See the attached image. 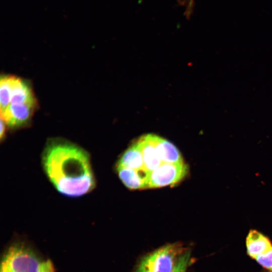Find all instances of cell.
Instances as JSON below:
<instances>
[{
    "label": "cell",
    "instance_id": "cell-2",
    "mask_svg": "<svg viewBox=\"0 0 272 272\" xmlns=\"http://www.w3.org/2000/svg\"><path fill=\"white\" fill-rule=\"evenodd\" d=\"M41 163L50 182L64 196L80 197L95 187L90 156L74 143L60 138L49 139L42 154Z\"/></svg>",
    "mask_w": 272,
    "mask_h": 272
},
{
    "label": "cell",
    "instance_id": "cell-6",
    "mask_svg": "<svg viewBox=\"0 0 272 272\" xmlns=\"http://www.w3.org/2000/svg\"><path fill=\"white\" fill-rule=\"evenodd\" d=\"M36 105L33 103L10 104L7 109L1 113V118L11 129L25 127L29 123Z\"/></svg>",
    "mask_w": 272,
    "mask_h": 272
},
{
    "label": "cell",
    "instance_id": "cell-11",
    "mask_svg": "<svg viewBox=\"0 0 272 272\" xmlns=\"http://www.w3.org/2000/svg\"><path fill=\"white\" fill-rule=\"evenodd\" d=\"M7 127V126L5 122L2 118H1L0 138L1 140H3L6 135Z\"/></svg>",
    "mask_w": 272,
    "mask_h": 272
},
{
    "label": "cell",
    "instance_id": "cell-8",
    "mask_svg": "<svg viewBox=\"0 0 272 272\" xmlns=\"http://www.w3.org/2000/svg\"><path fill=\"white\" fill-rule=\"evenodd\" d=\"M13 76H2L0 81V111L3 113L10 104Z\"/></svg>",
    "mask_w": 272,
    "mask_h": 272
},
{
    "label": "cell",
    "instance_id": "cell-3",
    "mask_svg": "<svg viewBox=\"0 0 272 272\" xmlns=\"http://www.w3.org/2000/svg\"><path fill=\"white\" fill-rule=\"evenodd\" d=\"M43 260L31 244L23 240H16L5 250L0 272H38Z\"/></svg>",
    "mask_w": 272,
    "mask_h": 272
},
{
    "label": "cell",
    "instance_id": "cell-10",
    "mask_svg": "<svg viewBox=\"0 0 272 272\" xmlns=\"http://www.w3.org/2000/svg\"><path fill=\"white\" fill-rule=\"evenodd\" d=\"M38 272H55L51 260L49 259L43 260L40 265Z\"/></svg>",
    "mask_w": 272,
    "mask_h": 272
},
{
    "label": "cell",
    "instance_id": "cell-7",
    "mask_svg": "<svg viewBox=\"0 0 272 272\" xmlns=\"http://www.w3.org/2000/svg\"><path fill=\"white\" fill-rule=\"evenodd\" d=\"M36 104L32 88L27 81L13 76L10 104Z\"/></svg>",
    "mask_w": 272,
    "mask_h": 272
},
{
    "label": "cell",
    "instance_id": "cell-1",
    "mask_svg": "<svg viewBox=\"0 0 272 272\" xmlns=\"http://www.w3.org/2000/svg\"><path fill=\"white\" fill-rule=\"evenodd\" d=\"M115 168L122 183L131 190L174 185L189 171L176 147L154 133L135 140L118 159Z\"/></svg>",
    "mask_w": 272,
    "mask_h": 272
},
{
    "label": "cell",
    "instance_id": "cell-9",
    "mask_svg": "<svg viewBox=\"0 0 272 272\" xmlns=\"http://www.w3.org/2000/svg\"><path fill=\"white\" fill-rule=\"evenodd\" d=\"M190 257L189 251L184 252L180 256L172 272H186Z\"/></svg>",
    "mask_w": 272,
    "mask_h": 272
},
{
    "label": "cell",
    "instance_id": "cell-4",
    "mask_svg": "<svg viewBox=\"0 0 272 272\" xmlns=\"http://www.w3.org/2000/svg\"><path fill=\"white\" fill-rule=\"evenodd\" d=\"M175 244H168L144 256L136 272H172L182 253Z\"/></svg>",
    "mask_w": 272,
    "mask_h": 272
},
{
    "label": "cell",
    "instance_id": "cell-5",
    "mask_svg": "<svg viewBox=\"0 0 272 272\" xmlns=\"http://www.w3.org/2000/svg\"><path fill=\"white\" fill-rule=\"evenodd\" d=\"M246 246L250 257L272 271V243L268 238L256 230H251L246 238Z\"/></svg>",
    "mask_w": 272,
    "mask_h": 272
}]
</instances>
